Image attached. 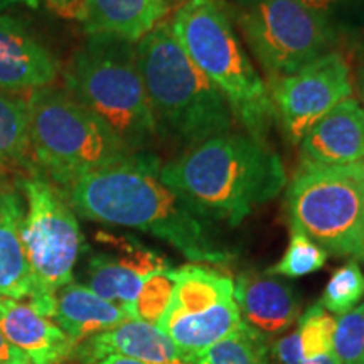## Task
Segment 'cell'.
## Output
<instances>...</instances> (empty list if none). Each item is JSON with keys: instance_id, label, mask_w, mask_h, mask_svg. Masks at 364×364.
Wrapping results in <instances>:
<instances>
[{"instance_id": "6da1fadb", "label": "cell", "mask_w": 364, "mask_h": 364, "mask_svg": "<svg viewBox=\"0 0 364 364\" xmlns=\"http://www.w3.org/2000/svg\"><path fill=\"white\" fill-rule=\"evenodd\" d=\"M59 189L76 215L156 236L193 263L221 265L233 258L211 221L161 179V162L149 152L132 154Z\"/></svg>"}, {"instance_id": "7a4b0ae2", "label": "cell", "mask_w": 364, "mask_h": 364, "mask_svg": "<svg viewBox=\"0 0 364 364\" xmlns=\"http://www.w3.org/2000/svg\"><path fill=\"white\" fill-rule=\"evenodd\" d=\"M161 179L209 221L238 226L287 184L279 154L250 134L216 135L161 166Z\"/></svg>"}, {"instance_id": "3957f363", "label": "cell", "mask_w": 364, "mask_h": 364, "mask_svg": "<svg viewBox=\"0 0 364 364\" xmlns=\"http://www.w3.org/2000/svg\"><path fill=\"white\" fill-rule=\"evenodd\" d=\"M172 34L226 100L233 118L265 140L277 122L270 90L241 44L230 11L218 0H184L169 22Z\"/></svg>"}, {"instance_id": "277c9868", "label": "cell", "mask_w": 364, "mask_h": 364, "mask_svg": "<svg viewBox=\"0 0 364 364\" xmlns=\"http://www.w3.org/2000/svg\"><path fill=\"white\" fill-rule=\"evenodd\" d=\"M135 49L157 134L191 149L231 132L235 118L226 100L188 58L167 22Z\"/></svg>"}, {"instance_id": "5b68a950", "label": "cell", "mask_w": 364, "mask_h": 364, "mask_svg": "<svg viewBox=\"0 0 364 364\" xmlns=\"http://www.w3.org/2000/svg\"><path fill=\"white\" fill-rule=\"evenodd\" d=\"M66 91L110 129L132 154L147 152L157 125L136 63L135 44L88 36L65 73Z\"/></svg>"}, {"instance_id": "8992f818", "label": "cell", "mask_w": 364, "mask_h": 364, "mask_svg": "<svg viewBox=\"0 0 364 364\" xmlns=\"http://www.w3.org/2000/svg\"><path fill=\"white\" fill-rule=\"evenodd\" d=\"M31 164L58 188L125 161L132 152L68 91L53 86L26 100Z\"/></svg>"}, {"instance_id": "52a82bcc", "label": "cell", "mask_w": 364, "mask_h": 364, "mask_svg": "<svg viewBox=\"0 0 364 364\" xmlns=\"http://www.w3.org/2000/svg\"><path fill=\"white\" fill-rule=\"evenodd\" d=\"M287 213L290 231H300L334 257L364 262V161H302L287 188Z\"/></svg>"}, {"instance_id": "ba28073f", "label": "cell", "mask_w": 364, "mask_h": 364, "mask_svg": "<svg viewBox=\"0 0 364 364\" xmlns=\"http://www.w3.org/2000/svg\"><path fill=\"white\" fill-rule=\"evenodd\" d=\"M19 188L26 199L24 245L33 273L27 304L53 318L54 295L73 282L83 235L63 191L43 174L33 169L21 177Z\"/></svg>"}, {"instance_id": "9c48e42d", "label": "cell", "mask_w": 364, "mask_h": 364, "mask_svg": "<svg viewBox=\"0 0 364 364\" xmlns=\"http://www.w3.org/2000/svg\"><path fill=\"white\" fill-rule=\"evenodd\" d=\"M230 16L270 83L329 53L336 39L331 22L297 0H235Z\"/></svg>"}, {"instance_id": "30bf717a", "label": "cell", "mask_w": 364, "mask_h": 364, "mask_svg": "<svg viewBox=\"0 0 364 364\" xmlns=\"http://www.w3.org/2000/svg\"><path fill=\"white\" fill-rule=\"evenodd\" d=\"M174 290L157 327L196 363L211 346L245 324L235 300V282L215 268H174Z\"/></svg>"}, {"instance_id": "8fae6325", "label": "cell", "mask_w": 364, "mask_h": 364, "mask_svg": "<svg viewBox=\"0 0 364 364\" xmlns=\"http://www.w3.org/2000/svg\"><path fill=\"white\" fill-rule=\"evenodd\" d=\"M268 90L285 136L300 144L321 118L353 97L354 86L343 54L329 51L294 75L273 81Z\"/></svg>"}, {"instance_id": "7c38bea8", "label": "cell", "mask_w": 364, "mask_h": 364, "mask_svg": "<svg viewBox=\"0 0 364 364\" xmlns=\"http://www.w3.org/2000/svg\"><path fill=\"white\" fill-rule=\"evenodd\" d=\"M117 253H95L88 260L86 277L95 294L135 316V302L150 277L171 270L169 262L136 241L115 240Z\"/></svg>"}, {"instance_id": "4fadbf2b", "label": "cell", "mask_w": 364, "mask_h": 364, "mask_svg": "<svg viewBox=\"0 0 364 364\" xmlns=\"http://www.w3.org/2000/svg\"><path fill=\"white\" fill-rule=\"evenodd\" d=\"M58 75V59L24 22L0 14V91L33 93L51 86Z\"/></svg>"}, {"instance_id": "5bb4252c", "label": "cell", "mask_w": 364, "mask_h": 364, "mask_svg": "<svg viewBox=\"0 0 364 364\" xmlns=\"http://www.w3.org/2000/svg\"><path fill=\"white\" fill-rule=\"evenodd\" d=\"M112 354L144 364H194L182 356L177 346L157 326L139 318H129L110 331L85 339L75 348L73 358L81 364H95Z\"/></svg>"}, {"instance_id": "9a60e30c", "label": "cell", "mask_w": 364, "mask_h": 364, "mask_svg": "<svg viewBox=\"0 0 364 364\" xmlns=\"http://www.w3.org/2000/svg\"><path fill=\"white\" fill-rule=\"evenodd\" d=\"M235 300L245 324L265 339L290 329L300 314L292 285L267 272L241 273L235 282Z\"/></svg>"}, {"instance_id": "2e32d148", "label": "cell", "mask_w": 364, "mask_h": 364, "mask_svg": "<svg viewBox=\"0 0 364 364\" xmlns=\"http://www.w3.org/2000/svg\"><path fill=\"white\" fill-rule=\"evenodd\" d=\"M302 161L348 166L364 161V107L348 98L317 122L300 140Z\"/></svg>"}, {"instance_id": "e0dca14e", "label": "cell", "mask_w": 364, "mask_h": 364, "mask_svg": "<svg viewBox=\"0 0 364 364\" xmlns=\"http://www.w3.org/2000/svg\"><path fill=\"white\" fill-rule=\"evenodd\" d=\"M0 332L31 364H61L76 344L49 317L14 299H0Z\"/></svg>"}, {"instance_id": "ac0fdd59", "label": "cell", "mask_w": 364, "mask_h": 364, "mask_svg": "<svg viewBox=\"0 0 364 364\" xmlns=\"http://www.w3.org/2000/svg\"><path fill=\"white\" fill-rule=\"evenodd\" d=\"M24 225V196L19 191L0 186V299L22 300L33 294Z\"/></svg>"}, {"instance_id": "d6986e66", "label": "cell", "mask_w": 364, "mask_h": 364, "mask_svg": "<svg viewBox=\"0 0 364 364\" xmlns=\"http://www.w3.org/2000/svg\"><path fill=\"white\" fill-rule=\"evenodd\" d=\"M167 9V0H85L80 22L88 36L136 44L162 24Z\"/></svg>"}, {"instance_id": "ffe728a7", "label": "cell", "mask_w": 364, "mask_h": 364, "mask_svg": "<svg viewBox=\"0 0 364 364\" xmlns=\"http://www.w3.org/2000/svg\"><path fill=\"white\" fill-rule=\"evenodd\" d=\"M53 318L78 346L91 336L110 331L132 317L124 309L95 294L90 287L71 282L54 295Z\"/></svg>"}, {"instance_id": "44dd1931", "label": "cell", "mask_w": 364, "mask_h": 364, "mask_svg": "<svg viewBox=\"0 0 364 364\" xmlns=\"http://www.w3.org/2000/svg\"><path fill=\"white\" fill-rule=\"evenodd\" d=\"M334 331L336 317L317 302L300 316L292 334L277 341L273 351L282 364H314L336 354Z\"/></svg>"}, {"instance_id": "7402d4cb", "label": "cell", "mask_w": 364, "mask_h": 364, "mask_svg": "<svg viewBox=\"0 0 364 364\" xmlns=\"http://www.w3.org/2000/svg\"><path fill=\"white\" fill-rule=\"evenodd\" d=\"M19 167H31L29 127L24 98L0 91V181Z\"/></svg>"}, {"instance_id": "603a6c76", "label": "cell", "mask_w": 364, "mask_h": 364, "mask_svg": "<svg viewBox=\"0 0 364 364\" xmlns=\"http://www.w3.org/2000/svg\"><path fill=\"white\" fill-rule=\"evenodd\" d=\"M194 364H268L267 339L243 324L208 349Z\"/></svg>"}, {"instance_id": "cb8c5ba5", "label": "cell", "mask_w": 364, "mask_h": 364, "mask_svg": "<svg viewBox=\"0 0 364 364\" xmlns=\"http://www.w3.org/2000/svg\"><path fill=\"white\" fill-rule=\"evenodd\" d=\"M364 297V273L358 262L349 260L338 268L322 292L321 306L329 314L343 316L359 306Z\"/></svg>"}, {"instance_id": "d4e9b609", "label": "cell", "mask_w": 364, "mask_h": 364, "mask_svg": "<svg viewBox=\"0 0 364 364\" xmlns=\"http://www.w3.org/2000/svg\"><path fill=\"white\" fill-rule=\"evenodd\" d=\"M329 253L300 231H290V243L279 263L268 268V275H282L287 279L311 275L322 270Z\"/></svg>"}, {"instance_id": "484cf974", "label": "cell", "mask_w": 364, "mask_h": 364, "mask_svg": "<svg viewBox=\"0 0 364 364\" xmlns=\"http://www.w3.org/2000/svg\"><path fill=\"white\" fill-rule=\"evenodd\" d=\"M334 349L341 364L364 363V302L336 317Z\"/></svg>"}, {"instance_id": "4316f807", "label": "cell", "mask_w": 364, "mask_h": 364, "mask_svg": "<svg viewBox=\"0 0 364 364\" xmlns=\"http://www.w3.org/2000/svg\"><path fill=\"white\" fill-rule=\"evenodd\" d=\"M174 268L166 272H159L145 282L142 290L135 302V316L139 321L157 324L162 312L169 304L172 290H174Z\"/></svg>"}, {"instance_id": "83f0119b", "label": "cell", "mask_w": 364, "mask_h": 364, "mask_svg": "<svg viewBox=\"0 0 364 364\" xmlns=\"http://www.w3.org/2000/svg\"><path fill=\"white\" fill-rule=\"evenodd\" d=\"M297 2L302 4L311 12L317 14V16L324 17L326 21L331 22V17L343 11L353 0H297Z\"/></svg>"}, {"instance_id": "f1b7e54d", "label": "cell", "mask_w": 364, "mask_h": 364, "mask_svg": "<svg viewBox=\"0 0 364 364\" xmlns=\"http://www.w3.org/2000/svg\"><path fill=\"white\" fill-rule=\"evenodd\" d=\"M44 4L56 12L58 16L66 17V19H81V12H83L85 0H44Z\"/></svg>"}, {"instance_id": "f546056e", "label": "cell", "mask_w": 364, "mask_h": 364, "mask_svg": "<svg viewBox=\"0 0 364 364\" xmlns=\"http://www.w3.org/2000/svg\"><path fill=\"white\" fill-rule=\"evenodd\" d=\"M0 364H31L21 351H17L0 332Z\"/></svg>"}, {"instance_id": "4dcf8cb0", "label": "cell", "mask_w": 364, "mask_h": 364, "mask_svg": "<svg viewBox=\"0 0 364 364\" xmlns=\"http://www.w3.org/2000/svg\"><path fill=\"white\" fill-rule=\"evenodd\" d=\"M356 90L359 95V102L364 107V44L361 49V56H359V65L356 71Z\"/></svg>"}, {"instance_id": "1f68e13d", "label": "cell", "mask_w": 364, "mask_h": 364, "mask_svg": "<svg viewBox=\"0 0 364 364\" xmlns=\"http://www.w3.org/2000/svg\"><path fill=\"white\" fill-rule=\"evenodd\" d=\"M95 364H144V363L135 361V359H132V358L120 356V354H112V356L100 359V361L95 363Z\"/></svg>"}, {"instance_id": "d6a6232c", "label": "cell", "mask_w": 364, "mask_h": 364, "mask_svg": "<svg viewBox=\"0 0 364 364\" xmlns=\"http://www.w3.org/2000/svg\"><path fill=\"white\" fill-rule=\"evenodd\" d=\"M16 4H27V6H36V4H38V0H0V11H4V9H7L11 6H16Z\"/></svg>"}, {"instance_id": "836d02e7", "label": "cell", "mask_w": 364, "mask_h": 364, "mask_svg": "<svg viewBox=\"0 0 364 364\" xmlns=\"http://www.w3.org/2000/svg\"><path fill=\"white\" fill-rule=\"evenodd\" d=\"M363 364H364V363H363Z\"/></svg>"}]
</instances>
